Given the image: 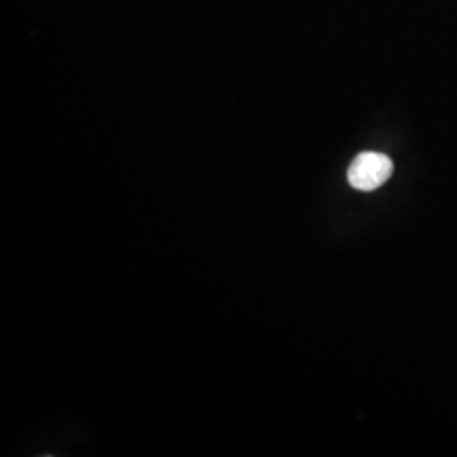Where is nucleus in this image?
<instances>
[{
  "mask_svg": "<svg viewBox=\"0 0 457 457\" xmlns=\"http://www.w3.org/2000/svg\"><path fill=\"white\" fill-rule=\"evenodd\" d=\"M393 162L383 153L364 151L354 158L347 170L349 185L360 192H373L390 180Z\"/></svg>",
  "mask_w": 457,
  "mask_h": 457,
  "instance_id": "f257e3e1",
  "label": "nucleus"
}]
</instances>
